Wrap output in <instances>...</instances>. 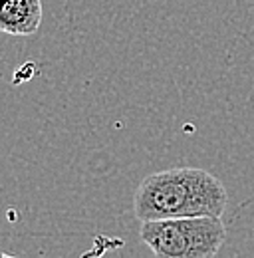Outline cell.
I'll return each mask as SVG.
<instances>
[{"instance_id": "1", "label": "cell", "mask_w": 254, "mask_h": 258, "mask_svg": "<svg viewBox=\"0 0 254 258\" xmlns=\"http://www.w3.org/2000/svg\"><path fill=\"white\" fill-rule=\"evenodd\" d=\"M228 195L221 179L199 167H175L145 177L133 197L135 217L145 221L222 217Z\"/></svg>"}, {"instance_id": "2", "label": "cell", "mask_w": 254, "mask_h": 258, "mask_svg": "<svg viewBox=\"0 0 254 258\" xmlns=\"http://www.w3.org/2000/svg\"><path fill=\"white\" fill-rule=\"evenodd\" d=\"M141 240L157 258H215L226 240L221 217H183L145 221Z\"/></svg>"}, {"instance_id": "3", "label": "cell", "mask_w": 254, "mask_h": 258, "mask_svg": "<svg viewBox=\"0 0 254 258\" xmlns=\"http://www.w3.org/2000/svg\"><path fill=\"white\" fill-rule=\"evenodd\" d=\"M42 24L40 0H0V32L32 36Z\"/></svg>"}, {"instance_id": "4", "label": "cell", "mask_w": 254, "mask_h": 258, "mask_svg": "<svg viewBox=\"0 0 254 258\" xmlns=\"http://www.w3.org/2000/svg\"><path fill=\"white\" fill-rule=\"evenodd\" d=\"M0 258H14V256H10V254H6V252H0Z\"/></svg>"}]
</instances>
